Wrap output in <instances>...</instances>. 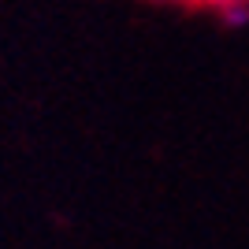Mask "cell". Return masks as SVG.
<instances>
[{"instance_id":"1","label":"cell","mask_w":249,"mask_h":249,"mask_svg":"<svg viewBox=\"0 0 249 249\" xmlns=\"http://www.w3.org/2000/svg\"><path fill=\"white\" fill-rule=\"evenodd\" d=\"M212 8H223L231 22H246L249 19V0H212Z\"/></svg>"},{"instance_id":"2","label":"cell","mask_w":249,"mask_h":249,"mask_svg":"<svg viewBox=\"0 0 249 249\" xmlns=\"http://www.w3.org/2000/svg\"><path fill=\"white\" fill-rule=\"evenodd\" d=\"M175 4H212V0H175Z\"/></svg>"}]
</instances>
